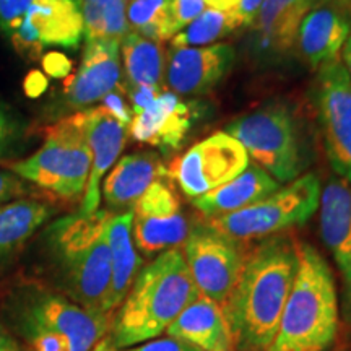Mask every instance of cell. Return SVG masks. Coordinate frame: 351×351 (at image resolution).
<instances>
[{
	"mask_svg": "<svg viewBox=\"0 0 351 351\" xmlns=\"http://www.w3.org/2000/svg\"><path fill=\"white\" fill-rule=\"evenodd\" d=\"M296 265V239L288 234L267 238L247 252L238 285L223 306L234 350L270 348Z\"/></svg>",
	"mask_w": 351,
	"mask_h": 351,
	"instance_id": "obj_1",
	"label": "cell"
},
{
	"mask_svg": "<svg viewBox=\"0 0 351 351\" xmlns=\"http://www.w3.org/2000/svg\"><path fill=\"white\" fill-rule=\"evenodd\" d=\"M199 295L182 249L160 254L138 271L122 301L114 320V346L125 350L160 337Z\"/></svg>",
	"mask_w": 351,
	"mask_h": 351,
	"instance_id": "obj_2",
	"label": "cell"
},
{
	"mask_svg": "<svg viewBox=\"0 0 351 351\" xmlns=\"http://www.w3.org/2000/svg\"><path fill=\"white\" fill-rule=\"evenodd\" d=\"M296 275L267 351H326L340 324L335 278L313 245L296 241Z\"/></svg>",
	"mask_w": 351,
	"mask_h": 351,
	"instance_id": "obj_3",
	"label": "cell"
},
{
	"mask_svg": "<svg viewBox=\"0 0 351 351\" xmlns=\"http://www.w3.org/2000/svg\"><path fill=\"white\" fill-rule=\"evenodd\" d=\"M111 213L70 215L47 228L46 243L57 274L72 301L95 314H106L111 287L108 225Z\"/></svg>",
	"mask_w": 351,
	"mask_h": 351,
	"instance_id": "obj_4",
	"label": "cell"
},
{
	"mask_svg": "<svg viewBox=\"0 0 351 351\" xmlns=\"http://www.w3.org/2000/svg\"><path fill=\"white\" fill-rule=\"evenodd\" d=\"M108 320L49 291L21 296L20 326L32 351H91L104 339Z\"/></svg>",
	"mask_w": 351,
	"mask_h": 351,
	"instance_id": "obj_5",
	"label": "cell"
},
{
	"mask_svg": "<svg viewBox=\"0 0 351 351\" xmlns=\"http://www.w3.org/2000/svg\"><path fill=\"white\" fill-rule=\"evenodd\" d=\"M90 171L91 152L80 112L52 125L34 155L10 165V173L65 200L85 194Z\"/></svg>",
	"mask_w": 351,
	"mask_h": 351,
	"instance_id": "obj_6",
	"label": "cell"
},
{
	"mask_svg": "<svg viewBox=\"0 0 351 351\" xmlns=\"http://www.w3.org/2000/svg\"><path fill=\"white\" fill-rule=\"evenodd\" d=\"M0 32L25 57L46 47L75 49L83 38L78 0H0Z\"/></svg>",
	"mask_w": 351,
	"mask_h": 351,
	"instance_id": "obj_7",
	"label": "cell"
},
{
	"mask_svg": "<svg viewBox=\"0 0 351 351\" xmlns=\"http://www.w3.org/2000/svg\"><path fill=\"white\" fill-rule=\"evenodd\" d=\"M320 192L319 178L309 173L251 207L219 217H205L202 223L243 243L267 238L288 228L304 225L319 208Z\"/></svg>",
	"mask_w": 351,
	"mask_h": 351,
	"instance_id": "obj_8",
	"label": "cell"
},
{
	"mask_svg": "<svg viewBox=\"0 0 351 351\" xmlns=\"http://www.w3.org/2000/svg\"><path fill=\"white\" fill-rule=\"evenodd\" d=\"M226 134L238 140L258 168L276 178L278 184L295 181L304 169L300 132L287 109H258L232 121Z\"/></svg>",
	"mask_w": 351,
	"mask_h": 351,
	"instance_id": "obj_9",
	"label": "cell"
},
{
	"mask_svg": "<svg viewBox=\"0 0 351 351\" xmlns=\"http://www.w3.org/2000/svg\"><path fill=\"white\" fill-rule=\"evenodd\" d=\"M184 243V257L199 293L223 307L238 285L249 249L205 223L189 230Z\"/></svg>",
	"mask_w": 351,
	"mask_h": 351,
	"instance_id": "obj_10",
	"label": "cell"
},
{
	"mask_svg": "<svg viewBox=\"0 0 351 351\" xmlns=\"http://www.w3.org/2000/svg\"><path fill=\"white\" fill-rule=\"evenodd\" d=\"M249 166V155L234 137L217 132L176 158L166 176L179 184L191 199L208 194L238 178Z\"/></svg>",
	"mask_w": 351,
	"mask_h": 351,
	"instance_id": "obj_11",
	"label": "cell"
},
{
	"mask_svg": "<svg viewBox=\"0 0 351 351\" xmlns=\"http://www.w3.org/2000/svg\"><path fill=\"white\" fill-rule=\"evenodd\" d=\"M317 106L328 163L351 184V78L340 59L319 67Z\"/></svg>",
	"mask_w": 351,
	"mask_h": 351,
	"instance_id": "obj_12",
	"label": "cell"
},
{
	"mask_svg": "<svg viewBox=\"0 0 351 351\" xmlns=\"http://www.w3.org/2000/svg\"><path fill=\"white\" fill-rule=\"evenodd\" d=\"M169 181L166 176L153 182L132 210V238L143 256L163 254L187 239V219Z\"/></svg>",
	"mask_w": 351,
	"mask_h": 351,
	"instance_id": "obj_13",
	"label": "cell"
},
{
	"mask_svg": "<svg viewBox=\"0 0 351 351\" xmlns=\"http://www.w3.org/2000/svg\"><path fill=\"white\" fill-rule=\"evenodd\" d=\"M236 52L230 44L204 47H173L166 67V83L174 95L208 93L232 69Z\"/></svg>",
	"mask_w": 351,
	"mask_h": 351,
	"instance_id": "obj_14",
	"label": "cell"
},
{
	"mask_svg": "<svg viewBox=\"0 0 351 351\" xmlns=\"http://www.w3.org/2000/svg\"><path fill=\"white\" fill-rule=\"evenodd\" d=\"M320 236L343 278L345 317L351 324V184L330 179L320 192Z\"/></svg>",
	"mask_w": 351,
	"mask_h": 351,
	"instance_id": "obj_15",
	"label": "cell"
},
{
	"mask_svg": "<svg viewBox=\"0 0 351 351\" xmlns=\"http://www.w3.org/2000/svg\"><path fill=\"white\" fill-rule=\"evenodd\" d=\"M82 114V124L91 152V171L85 189L80 213L98 212L101 191L99 184L104 174L116 165L124 150L127 127L111 116L103 106L88 109Z\"/></svg>",
	"mask_w": 351,
	"mask_h": 351,
	"instance_id": "obj_16",
	"label": "cell"
},
{
	"mask_svg": "<svg viewBox=\"0 0 351 351\" xmlns=\"http://www.w3.org/2000/svg\"><path fill=\"white\" fill-rule=\"evenodd\" d=\"M119 41L95 39L86 41L78 72L65 83V98L73 108L101 101L119 85Z\"/></svg>",
	"mask_w": 351,
	"mask_h": 351,
	"instance_id": "obj_17",
	"label": "cell"
},
{
	"mask_svg": "<svg viewBox=\"0 0 351 351\" xmlns=\"http://www.w3.org/2000/svg\"><path fill=\"white\" fill-rule=\"evenodd\" d=\"M197 109L178 95L161 93L150 108L132 117L129 132L137 142L161 150H178L191 130Z\"/></svg>",
	"mask_w": 351,
	"mask_h": 351,
	"instance_id": "obj_18",
	"label": "cell"
},
{
	"mask_svg": "<svg viewBox=\"0 0 351 351\" xmlns=\"http://www.w3.org/2000/svg\"><path fill=\"white\" fill-rule=\"evenodd\" d=\"M351 36V23L340 8L333 5L313 7L298 29L300 49L313 69L339 59L341 47Z\"/></svg>",
	"mask_w": 351,
	"mask_h": 351,
	"instance_id": "obj_19",
	"label": "cell"
},
{
	"mask_svg": "<svg viewBox=\"0 0 351 351\" xmlns=\"http://www.w3.org/2000/svg\"><path fill=\"white\" fill-rule=\"evenodd\" d=\"M169 337L186 340L204 351H232L231 327L223 307L199 295L166 330Z\"/></svg>",
	"mask_w": 351,
	"mask_h": 351,
	"instance_id": "obj_20",
	"label": "cell"
},
{
	"mask_svg": "<svg viewBox=\"0 0 351 351\" xmlns=\"http://www.w3.org/2000/svg\"><path fill=\"white\" fill-rule=\"evenodd\" d=\"M166 178V168L156 153H134L114 165L103 184V197L111 208L134 207L158 179Z\"/></svg>",
	"mask_w": 351,
	"mask_h": 351,
	"instance_id": "obj_21",
	"label": "cell"
},
{
	"mask_svg": "<svg viewBox=\"0 0 351 351\" xmlns=\"http://www.w3.org/2000/svg\"><path fill=\"white\" fill-rule=\"evenodd\" d=\"M278 189L280 184L267 171L249 163L238 178L231 179L230 182L223 184L199 199H194V205L205 217H219L251 207L257 202L267 199Z\"/></svg>",
	"mask_w": 351,
	"mask_h": 351,
	"instance_id": "obj_22",
	"label": "cell"
},
{
	"mask_svg": "<svg viewBox=\"0 0 351 351\" xmlns=\"http://www.w3.org/2000/svg\"><path fill=\"white\" fill-rule=\"evenodd\" d=\"M108 241L111 251V287L106 302V314L109 315L125 300L142 265V258L132 238V210L111 215Z\"/></svg>",
	"mask_w": 351,
	"mask_h": 351,
	"instance_id": "obj_23",
	"label": "cell"
},
{
	"mask_svg": "<svg viewBox=\"0 0 351 351\" xmlns=\"http://www.w3.org/2000/svg\"><path fill=\"white\" fill-rule=\"evenodd\" d=\"M314 0H263L256 23L262 46L276 52L291 49L298 29Z\"/></svg>",
	"mask_w": 351,
	"mask_h": 351,
	"instance_id": "obj_24",
	"label": "cell"
},
{
	"mask_svg": "<svg viewBox=\"0 0 351 351\" xmlns=\"http://www.w3.org/2000/svg\"><path fill=\"white\" fill-rule=\"evenodd\" d=\"M51 215L49 205L39 200L13 199L0 202V263L25 245Z\"/></svg>",
	"mask_w": 351,
	"mask_h": 351,
	"instance_id": "obj_25",
	"label": "cell"
},
{
	"mask_svg": "<svg viewBox=\"0 0 351 351\" xmlns=\"http://www.w3.org/2000/svg\"><path fill=\"white\" fill-rule=\"evenodd\" d=\"M125 73L132 86H160L165 75V54L160 43L129 32L121 41Z\"/></svg>",
	"mask_w": 351,
	"mask_h": 351,
	"instance_id": "obj_26",
	"label": "cell"
},
{
	"mask_svg": "<svg viewBox=\"0 0 351 351\" xmlns=\"http://www.w3.org/2000/svg\"><path fill=\"white\" fill-rule=\"evenodd\" d=\"M83 20V38L122 41L130 32L127 23L129 0H78Z\"/></svg>",
	"mask_w": 351,
	"mask_h": 351,
	"instance_id": "obj_27",
	"label": "cell"
},
{
	"mask_svg": "<svg viewBox=\"0 0 351 351\" xmlns=\"http://www.w3.org/2000/svg\"><path fill=\"white\" fill-rule=\"evenodd\" d=\"M243 21L236 10L219 12L207 8L200 13L194 21L181 29L171 39L173 47H191V46H212L215 41L225 38L236 28H241Z\"/></svg>",
	"mask_w": 351,
	"mask_h": 351,
	"instance_id": "obj_28",
	"label": "cell"
},
{
	"mask_svg": "<svg viewBox=\"0 0 351 351\" xmlns=\"http://www.w3.org/2000/svg\"><path fill=\"white\" fill-rule=\"evenodd\" d=\"M169 5L171 0H129L127 23L130 32L155 43L173 39L178 33L171 19Z\"/></svg>",
	"mask_w": 351,
	"mask_h": 351,
	"instance_id": "obj_29",
	"label": "cell"
},
{
	"mask_svg": "<svg viewBox=\"0 0 351 351\" xmlns=\"http://www.w3.org/2000/svg\"><path fill=\"white\" fill-rule=\"evenodd\" d=\"M171 19H173V25L176 33L194 21L202 12L207 10L204 0H171Z\"/></svg>",
	"mask_w": 351,
	"mask_h": 351,
	"instance_id": "obj_30",
	"label": "cell"
},
{
	"mask_svg": "<svg viewBox=\"0 0 351 351\" xmlns=\"http://www.w3.org/2000/svg\"><path fill=\"white\" fill-rule=\"evenodd\" d=\"M125 351H204L186 340L176 339V337H165V339H153L143 343L132 346Z\"/></svg>",
	"mask_w": 351,
	"mask_h": 351,
	"instance_id": "obj_31",
	"label": "cell"
},
{
	"mask_svg": "<svg viewBox=\"0 0 351 351\" xmlns=\"http://www.w3.org/2000/svg\"><path fill=\"white\" fill-rule=\"evenodd\" d=\"M129 95L130 104H132V112L134 116L143 112L145 109H148L155 103L158 96L161 95L160 86H132L127 90Z\"/></svg>",
	"mask_w": 351,
	"mask_h": 351,
	"instance_id": "obj_32",
	"label": "cell"
},
{
	"mask_svg": "<svg viewBox=\"0 0 351 351\" xmlns=\"http://www.w3.org/2000/svg\"><path fill=\"white\" fill-rule=\"evenodd\" d=\"M103 108L111 114V116L116 117L121 124L129 127L132 122V109L127 106L124 96L121 95V91H117V88L111 93H108L103 99Z\"/></svg>",
	"mask_w": 351,
	"mask_h": 351,
	"instance_id": "obj_33",
	"label": "cell"
},
{
	"mask_svg": "<svg viewBox=\"0 0 351 351\" xmlns=\"http://www.w3.org/2000/svg\"><path fill=\"white\" fill-rule=\"evenodd\" d=\"M25 192L26 187L19 176L8 171H0V202L20 199Z\"/></svg>",
	"mask_w": 351,
	"mask_h": 351,
	"instance_id": "obj_34",
	"label": "cell"
},
{
	"mask_svg": "<svg viewBox=\"0 0 351 351\" xmlns=\"http://www.w3.org/2000/svg\"><path fill=\"white\" fill-rule=\"evenodd\" d=\"M43 67L47 75L54 78H64L70 73L72 64H70L67 57L60 54V52H49V54L43 57Z\"/></svg>",
	"mask_w": 351,
	"mask_h": 351,
	"instance_id": "obj_35",
	"label": "cell"
},
{
	"mask_svg": "<svg viewBox=\"0 0 351 351\" xmlns=\"http://www.w3.org/2000/svg\"><path fill=\"white\" fill-rule=\"evenodd\" d=\"M263 0H239L238 7L234 8L238 16L244 25H252L256 21L258 12H261Z\"/></svg>",
	"mask_w": 351,
	"mask_h": 351,
	"instance_id": "obj_36",
	"label": "cell"
},
{
	"mask_svg": "<svg viewBox=\"0 0 351 351\" xmlns=\"http://www.w3.org/2000/svg\"><path fill=\"white\" fill-rule=\"evenodd\" d=\"M46 88H47V80L46 77L43 75V72L34 70V72H32L28 77H26L25 93L28 95L29 98H38V96H41L44 91H46Z\"/></svg>",
	"mask_w": 351,
	"mask_h": 351,
	"instance_id": "obj_37",
	"label": "cell"
},
{
	"mask_svg": "<svg viewBox=\"0 0 351 351\" xmlns=\"http://www.w3.org/2000/svg\"><path fill=\"white\" fill-rule=\"evenodd\" d=\"M0 351H21L19 341L0 324Z\"/></svg>",
	"mask_w": 351,
	"mask_h": 351,
	"instance_id": "obj_38",
	"label": "cell"
},
{
	"mask_svg": "<svg viewBox=\"0 0 351 351\" xmlns=\"http://www.w3.org/2000/svg\"><path fill=\"white\" fill-rule=\"evenodd\" d=\"M204 2H205V7L212 8V10L230 12L238 7L239 0H204Z\"/></svg>",
	"mask_w": 351,
	"mask_h": 351,
	"instance_id": "obj_39",
	"label": "cell"
},
{
	"mask_svg": "<svg viewBox=\"0 0 351 351\" xmlns=\"http://www.w3.org/2000/svg\"><path fill=\"white\" fill-rule=\"evenodd\" d=\"M91 351H119L114 346L111 337H104V339H101L96 346Z\"/></svg>",
	"mask_w": 351,
	"mask_h": 351,
	"instance_id": "obj_40",
	"label": "cell"
},
{
	"mask_svg": "<svg viewBox=\"0 0 351 351\" xmlns=\"http://www.w3.org/2000/svg\"><path fill=\"white\" fill-rule=\"evenodd\" d=\"M343 60H345L346 72H348V75L351 78V36L346 39V43L343 46Z\"/></svg>",
	"mask_w": 351,
	"mask_h": 351,
	"instance_id": "obj_41",
	"label": "cell"
},
{
	"mask_svg": "<svg viewBox=\"0 0 351 351\" xmlns=\"http://www.w3.org/2000/svg\"><path fill=\"white\" fill-rule=\"evenodd\" d=\"M2 135H3V127H2V121H0V140H2Z\"/></svg>",
	"mask_w": 351,
	"mask_h": 351,
	"instance_id": "obj_42",
	"label": "cell"
},
{
	"mask_svg": "<svg viewBox=\"0 0 351 351\" xmlns=\"http://www.w3.org/2000/svg\"><path fill=\"white\" fill-rule=\"evenodd\" d=\"M348 12H350V15H351V2L348 3Z\"/></svg>",
	"mask_w": 351,
	"mask_h": 351,
	"instance_id": "obj_43",
	"label": "cell"
},
{
	"mask_svg": "<svg viewBox=\"0 0 351 351\" xmlns=\"http://www.w3.org/2000/svg\"><path fill=\"white\" fill-rule=\"evenodd\" d=\"M232 351H251V350H232Z\"/></svg>",
	"mask_w": 351,
	"mask_h": 351,
	"instance_id": "obj_44",
	"label": "cell"
}]
</instances>
